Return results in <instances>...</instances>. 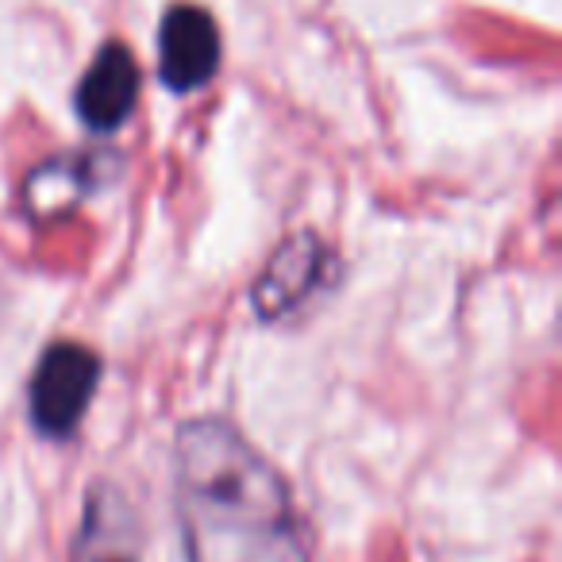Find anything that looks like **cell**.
<instances>
[{"label": "cell", "mask_w": 562, "mask_h": 562, "mask_svg": "<svg viewBox=\"0 0 562 562\" xmlns=\"http://www.w3.org/2000/svg\"><path fill=\"white\" fill-rule=\"evenodd\" d=\"M331 266V250L316 232H297L281 243L266 262L262 278L250 290V305L262 321H278V316L293 313L305 305L316 290L324 285V273Z\"/></svg>", "instance_id": "277c9868"}, {"label": "cell", "mask_w": 562, "mask_h": 562, "mask_svg": "<svg viewBox=\"0 0 562 562\" xmlns=\"http://www.w3.org/2000/svg\"><path fill=\"white\" fill-rule=\"evenodd\" d=\"M135 101H139V66H135L132 50L124 43H104L74 97L81 124L97 135H112L127 124Z\"/></svg>", "instance_id": "5b68a950"}, {"label": "cell", "mask_w": 562, "mask_h": 562, "mask_svg": "<svg viewBox=\"0 0 562 562\" xmlns=\"http://www.w3.org/2000/svg\"><path fill=\"white\" fill-rule=\"evenodd\" d=\"M74 562H135L127 543L112 531V505H101V501L89 505L86 528L74 547Z\"/></svg>", "instance_id": "8992f818"}, {"label": "cell", "mask_w": 562, "mask_h": 562, "mask_svg": "<svg viewBox=\"0 0 562 562\" xmlns=\"http://www.w3.org/2000/svg\"><path fill=\"white\" fill-rule=\"evenodd\" d=\"M173 505L186 562H313L281 470L232 420L178 428Z\"/></svg>", "instance_id": "6da1fadb"}, {"label": "cell", "mask_w": 562, "mask_h": 562, "mask_svg": "<svg viewBox=\"0 0 562 562\" xmlns=\"http://www.w3.org/2000/svg\"><path fill=\"white\" fill-rule=\"evenodd\" d=\"M220 70V27L201 4H173L158 27V78L173 93L209 86Z\"/></svg>", "instance_id": "3957f363"}, {"label": "cell", "mask_w": 562, "mask_h": 562, "mask_svg": "<svg viewBox=\"0 0 562 562\" xmlns=\"http://www.w3.org/2000/svg\"><path fill=\"white\" fill-rule=\"evenodd\" d=\"M101 385V359L86 344H50L27 385V413L47 439L78 431Z\"/></svg>", "instance_id": "7a4b0ae2"}]
</instances>
